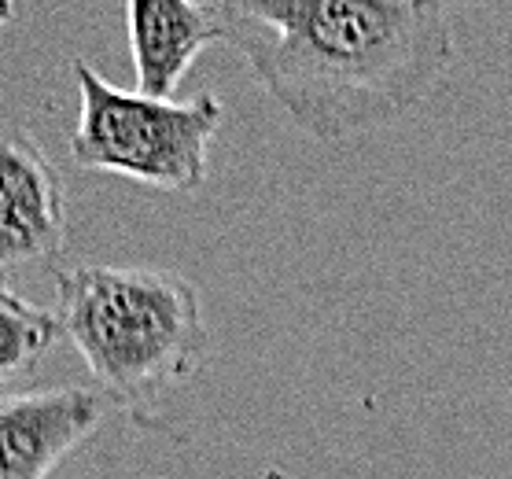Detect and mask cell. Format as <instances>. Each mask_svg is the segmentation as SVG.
Instances as JSON below:
<instances>
[{
  "instance_id": "1",
  "label": "cell",
  "mask_w": 512,
  "mask_h": 479,
  "mask_svg": "<svg viewBox=\"0 0 512 479\" xmlns=\"http://www.w3.org/2000/svg\"><path fill=\"white\" fill-rule=\"evenodd\" d=\"M218 19L284 115L325 144L409 115L454 67L439 0H225Z\"/></svg>"
},
{
  "instance_id": "3",
  "label": "cell",
  "mask_w": 512,
  "mask_h": 479,
  "mask_svg": "<svg viewBox=\"0 0 512 479\" xmlns=\"http://www.w3.org/2000/svg\"><path fill=\"white\" fill-rule=\"evenodd\" d=\"M82 115L70 133V159L82 170L118 174L159 192H196L207 181V152L225 107L214 93L148 100L118 89L85 59L74 63Z\"/></svg>"
},
{
  "instance_id": "8",
  "label": "cell",
  "mask_w": 512,
  "mask_h": 479,
  "mask_svg": "<svg viewBox=\"0 0 512 479\" xmlns=\"http://www.w3.org/2000/svg\"><path fill=\"white\" fill-rule=\"evenodd\" d=\"M12 4H4V0H0V23H8V19H12Z\"/></svg>"
},
{
  "instance_id": "4",
  "label": "cell",
  "mask_w": 512,
  "mask_h": 479,
  "mask_svg": "<svg viewBox=\"0 0 512 479\" xmlns=\"http://www.w3.org/2000/svg\"><path fill=\"white\" fill-rule=\"evenodd\" d=\"M67 244L63 177L26 133H0V288L15 273L52 266Z\"/></svg>"
},
{
  "instance_id": "6",
  "label": "cell",
  "mask_w": 512,
  "mask_h": 479,
  "mask_svg": "<svg viewBox=\"0 0 512 479\" xmlns=\"http://www.w3.org/2000/svg\"><path fill=\"white\" fill-rule=\"evenodd\" d=\"M129 48L137 93L148 100H174L181 78L207 45L222 41L218 4L192 0H133L126 4Z\"/></svg>"
},
{
  "instance_id": "5",
  "label": "cell",
  "mask_w": 512,
  "mask_h": 479,
  "mask_svg": "<svg viewBox=\"0 0 512 479\" xmlns=\"http://www.w3.org/2000/svg\"><path fill=\"white\" fill-rule=\"evenodd\" d=\"M115 402L100 387L0 391V479H48L107 421Z\"/></svg>"
},
{
  "instance_id": "2",
  "label": "cell",
  "mask_w": 512,
  "mask_h": 479,
  "mask_svg": "<svg viewBox=\"0 0 512 479\" xmlns=\"http://www.w3.org/2000/svg\"><path fill=\"white\" fill-rule=\"evenodd\" d=\"M56 325L115 409L148 421L159 391L196 373L207 325L196 284L170 269L74 266L56 273Z\"/></svg>"
},
{
  "instance_id": "7",
  "label": "cell",
  "mask_w": 512,
  "mask_h": 479,
  "mask_svg": "<svg viewBox=\"0 0 512 479\" xmlns=\"http://www.w3.org/2000/svg\"><path fill=\"white\" fill-rule=\"evenodd\" d=\"M59 339L56 314L26 303L12 288H0V391L34 373V365Z\"/></svg>"
}]
</instances>
